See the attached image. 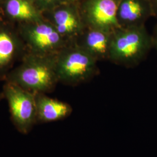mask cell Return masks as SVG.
Listing matches in <instances>:
<instances>
[{"label":"cell","mask_w":157,"mask_h":157,"mask_svg":"<svg viewBox=\"0 0 157 157\" xmlns=\"http://www.w3.org/2000/svg\"><path fill=\"white\" fill-rule=\"evenodd\" d=\"M154 12V17H157V0H151Z\"/></svg>","instance_id":"15"},{"label":"cell","mask_w":157,"mask_h":157,"mask_svg":"<svg viewBox=\"0 0 157 157\" xmlns=\"http://www.w3.org/2000/svg\"><path fill=\"white\" fill-rule=\"evenodd\" d=\"M153 47L151 35L145 25L121 27L112 33L109 60L125 67L145 59Z\"/></svg>","instance_id":"2"},{"label":"cell","mask_w":157,"mask_h":157,"mask_svg":"<svg viewBox=\"0 0 157 157\" xmlns=\"http://www.w3.org/2000/svg\"><path fill=\"white\" fill-rule=\"evenodd\" d=\"M37 124L61 121L68 117L72 112L67 102L54 99L44 93H36Z\"/></svg>","instance_id":"11"},{"label":"cell","mask_w":157,"mask_h":157,"mask_svg":"<svg viewBox=\"0 0 157 157\" xmlns=\"http://www.w3.org/2000/svg\"><path fill=\"white\" fill-rule=\"evenodd\" d=\"M17 31L28 52L43 56L56 55L70 43L47 19L20 24Z\"/></svg>","instance_id":"4"},{"label":"cell","mask_w":157,"mask_h":157,"mask_svg":"<svg viewBox=\"0 0 157 157\" xmlns=\"http://www.w3.org/2000/svg\"><path fill=\"white\" fill-rule=\"evenodd\" d=\"M113 32L85 28L75 41L97 61L109 59Z\"/></svg>","instance_id":"10"},{"label":"cell","mask_w":157,"mask_h":157,"mask_svg":"<svg viewBox=\"0 0 157 157\" xmlns=\"http://www.w3.org/2000/svg\"><path fill=\"white\" fill-rule=\"evenodd\" d=\"M151 36L153 47H154L157 50V25L154 29Z\"/></svg>","instance_id":"14"},{"label":"cell","mask_w":157,"mask_h":157,"mask_svg":"<svg viewBox=\"0 0 157 157\" xmlns=\"http://www.w3.org/2000/svg\"><path fill=\"white\" fill-rule=\"evenodd\" d=\"M2 93L8 101L13 125L20 133L28 134L37 124L36 93L6 82Z\"/></svg>","instance_id":"5"},{"label":"cell","mask_w":157,"mask_h":157,"mask_svg":"<svg viewBox=\"0 0 157 157\" xmlns=\"http://www.w3.org/2000/svg\"><path fill=\"white\" fill-rule=\"evenodd\" d=\"M51 11L50 18L47 20L65 39L74 42L86 28L79 7L63 3Z\"/></svg>","instance_id":"7"},{"label":"cell","mask_w":157,"mask_h":157,"mask_svg":"<svg viewBox=\"0 0 157 157\" xmlns=\"http://www.w3.org/2000/svg\"><path fill=\"white\" fill-rule=\"evenodd\" d=\"M26 49L17 30L0 24V79L5 78L13 62Z\"/></svg>","instance_id":"8"},{"label":"cell","mask_w":157,"mask_h":157,"mask_svg":"<svg viewBox=\"0 0 157 157\" xmlns=\"http://www.w3.org/2000/svg\"><path fill=\"white\" fill-rule=\"evenodd\" d=\"M151 17L154 12L151 0H120L117 19L121 27L145 25Z\"/></svg>","instance_id":"9"},{"label":"cell","mask_w":157,"mask_h":157,"mask_svg":"<svg viewBox=\"0 0 157 157\" xmlns=\"http://www.w3.org/2000/svg\"><path fill=\"white\" fill-rule=\"evenodd\" d=\"M120 0H84L80 8L86 28L113 32L121 26L117 19Z\"/></svg>","instance_id":"6"},{"label":"cell","mask_w":157,"mask_h":157,"mask_svg":"<svg viewBox=\"0 0 157 157\" xmlns=\"http://www.w3.org/2000/svg\"><path fill=\"white\" fill-rule=\"evenodd\" d=\"M56 56H43L28 52L23 57L22 63L8 72L4 79L34 93L52 92L59 82Z\"/></svg>","instance_id":"1"},{"label":"cell","mask_w":157,"mask_h":157,"mask_svg":"<svg viewBox=\"0 0 157 157\" xmlns=\"http://www.w3.org/2000/svg\"><path fill=\"white\" fill-rule=\"evenodd\" d=\"M6 11L8 17L20 24L34 22L44 17L30 0H7Z\"/></svg>","instance_id":"12"},{"label":"cell","mask_w":157,"mask_h":157,"mask_svg":"<svg viewBox=\"0 0 157 157\" xmlns=\"http://www.w3.org/2000/svg\"><path fill=\"white\" fill-rule=\"evenodd\" d=\"M41 8L52 10L57 6L63 4V0H36Z\"/></svg>","instance_id":"13"},{"label":"cell","mask_w":157,"mask_h":157,"mask_svg":"<svg viewBox=\"0 0 157 157\" xmlns=\"http://www.w3.org/2000/svg\"><path fill=\"white\" fill-rule=\"evenodd\" d=\"M70 2H76V1H78L79 0H69Z\"/></svg>","instance_id":"17"},{"label":"cell","mask_w":157,"mask_h":157,"mask_svg":"<svg viewBox=\"0 0 157 157\" xmlns=\"http://www.w3.org/2000/svg\"><path fill=\"white\" fill-rule=\"evenodd\" d=\"M4 96L3 93H0V100H1L2 98H4Z\"/></svg>","instance_id":"16"},{"label":"cell","mask_w":157,"mask_h":157,"mask_svg":"<svg viewBox=\"0 0 157 157\" xmlns=\"http://www.w3.org/2000/svg\"><path fill=\"white\" fill-rule=\"evenodd\" d=\"M97 62L76 43H70L56 56L58 82L76 86L89 81L97 72Z\"/></svg>","instance_id":"3"}]
</instances>
